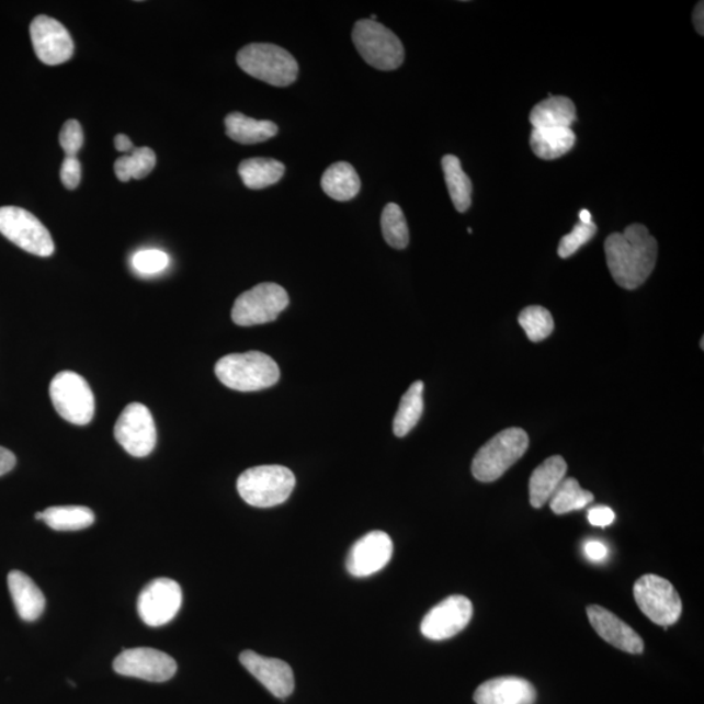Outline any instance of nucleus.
Returning a JSON list of instances; mask_svg holds the SVG:
<instances>
[{
  "label": "nucleus",
  "instance_id": "nucleus-1",
  "mask_svg": "<svg viewBox=\"0 0 704 704\" xmlns=\"http://www.w3.org/2000/svg\"><path fill=\"white\" fill-rule=\"evenodd\" d=\"M606 264L614 282L626 289L644 285L658 260V241L640 224L627 226L624 232H614L604 243Z\"/></svg>",
  "mask_w": 704,
  "mask_h": 704
},
{
  "label": "nucleus",
  "instance_id": "nucleus-2",
  "mask_svg": "<svg viewBox=\"0 0 704 704\" xmlns=\"http://www.w3.org/2000/svg\"><path fill=\"white\" fill-rule=\"evenodd\" d=\"M216 376L227 388L238 391H258L279 383L277 363L260 351L230 354L216 364Z\"/></svg>",
  "mask_w": 704,
  "mask_h": 704
},
{
  "label": "nucleus",
  "instance_id": "nucleus-3",
  "mask_svg": "<svg viewBox=\"0 0 704 704\" xmlns=\"http://www.w3.org/2000/svg\"><path fill=\"white\" fill-rule=\"evenodd\" d=\"M237 64L252 78L280 88L292 86L299 72L293 55L272 44L245 46L237 55Z\"/></svg>",
  "mask_w": 704,
  "mask_h": 704
},
{
  "label": "nucleus",
  "instance_id": "nucleus-4",
  "mask_svg": "<svg viewBox=\"0 0 704 704\" xmlns=\"http://www.w3.org/2000/svg\"><path fill=\"white\" fill-rule=\"evenodd\" d=\"M295 475L283 466H258L248 468L239 476L238 492L248 506L273 508L285 502L295 487Z\"/></svg>",
  "mask_w": 704,
  "mask_h": 704
},
{
  "label": "nucleus",
  "instance_id": "nucleus-5",
  "mask_svg": "<svg viewBox=\"0 0 704 704\" xmlns=\"http://www.w3.org/2000/svg\"><path fill=\"white\" fill-rule=\"evenodd\" d=\"M529 434L522 428H508L480 447L473 461V475L476 480L491 482L520 461L527 452Z\"/></svg>",
  "mask_w": 704,
  "mask_h": 704
},
{
  "label": "nucleus",
  "instance_id": "nucleus-6",
  "mask_svg": "<svg viewBox=\"0 0 704 704\" xmlns=\"http://www.w3.org/2000/svg\"><path fill=\"white\" fill-rule=\"evenodd\" d=\"M352 41L362 58L376 70L395 71L402 66L405 47L388 27L371 19L359 20Z\"/></svg>",
  "mask_w": 704,
  "mask_h": 704
},
{
  "label": "nucleus",
  "instance_id": "nucleus-7",
  "mask_svg": "<svg viewBox=\"0 0 704 704\" xmlns=\"http://www.w3.org/2000/svg\"><path fill=\"white\" fill-rule=\"evenodd\" d=\"M50 398L61 418L76 425L92 422L95 400L87 379L72 371L59 372L50 384Z\"/></svg>",
  "mask_w": 704,
  "mask_h": 704
},
{
  "label": "nucleus",
  "instance_id": "nucleus-8",
  "mask_svg": "<svg viewBox=\"0 0 704 704\" xmlns=\"http://www.w3.org/2000/svg\"><path fill=\"white\" fill-rule=\"evenodd\" d=\"M634 599L645 616L665 629L678 623L681 617L682 602L679 592L671 582L659 576L640 577L634 584Z\"/></svg>",
  "mask_w": 704,
  "mask_h": 704
},
{
  "label": "nucleus",
  "instance_id": "nucleus-9",
  "mask_svg": "<svg viewBox=\"0 0 704 704\" xmlns=\"http://www.w3.org/2000/svg\"><path fill=\"white\" fill-rule=\"evenodd\" d=\"M289 299L277 283H260L238 296L232 307V321L239 327L272 322L285 310Z\"/></svg>",
  "mask_w": 704,
  "mask_h": 704
},
{
  "label": "nucleus",
  "instance_id": "nucleus-10",
  "mask_svg": "<svg viewBox=\"0 0 704 704\" xmlns=\"http://www.w3.org/2000/svg\"><path fill=\"white\" fill-rule=\"evenodd\" d=\"M0 234L22 250L48 258L55 251L50 232L41 220L19 206H2L0 208Z\"/></svg>",
  "mask_w": 704,
  "mask_h": 704
},
{
  "label": "nucleus",
  "instance_id": "nucleus-11",
  "mask_svg": "<svg viewBox=\"0 0 704 704\" xmlns=\"http://www.w3.org/2000/svg\"><path fill=\"white\" fill-rule=\"evenodd\" d=\"M114 434L124 451L136 458L147 457L157 444L155 419L143 404H129L123 410L116 420Z\"/></svg>",
  "mask_w": 704,
  "mask_h": 704
},
{
  "label": "nucleus",
  "instance_id": "nucleus-12",
  "mask_svg": "<svg viewBox=\"0 0 704 704\" xmlns=\"http://www.w3.org/2000/svg\"><path fill=\"white\" fill-rule=\"evenodd\" d=\"M183 592L181 586L169 578H158L141 591L137 611L148 626H163L181 611Z\"/></svg>",
  "mask_w": 704,
  "mask_h": 704
},
{
  "label": "nucleus",
  "instance_id": "nucleus-13",
  "mask_svg": "<svg viewBox=\"0 0 704 704\" xmlns=\"http://www.w3.org/2000/svg\"><path fill=\"white\" fill-rule=\"evenodd\" d=\"M177 669V661L170 655L149 647L129 648L114 660L116 673L150 682L169 681Z\"/></svg>",
  "mask_w": 704,
  "mask_h": 704
},
{
  "label": "nucleus",
  "instance_id": "nucleus-14",
  "mask_svg": "<svg viewBox=\"0 0 704 704\" xmlns=\"http://www.w3.org/2000/svg\"><path fill=\"white\" fill-rule=\"evenodd\" d=\"M473 603L462 595L448 597L425 614L420 631L431 640H445L465 631L473 618Z\"/></svg>",
  "mask_w": 704,
  "mask_h": 704
},
{
  "label": "nucleus",
  "instance_id": "nucleus-15",
  "mask_svg": "<svg viewBox=\"0 0 704 704\" xmlns=\"http://www.w3.org/2000/svg\"><path fill=\"white\" fill-rule=\"evenodd\" d=\"M31 38L38 59L47 66L66 64L75 46L66 26L53 18L39 15L31 24Z\"/></svg>",
  "mask_w": 704,
  "mask_h": 704
},
{
  "label": "nucleus",
  "instance_id": "nucleus-16",
  "mask_svg": "<svg viewBox=\"0 0 704 704\" xmlns=\"http://www.w3.org/2000/svg\"><path fill=\"white\" fill-rule=\"evenodd\" d=\"M391 556L390 536L384 531H371L352 545L347 558V569L356 578L374 576L389 564Z\"/></svg>",
  "mask_w": 704,
  "mask_h": 704
},
{
  "label": "nucleus",
  "instance_id": "nucleus-17",
  "mask_svg": "<svg viewBox=\"0 0 704 704\" xmlns=\"http://www.w3.org/2000/svg\"><path fill=\"white\" fill-rule=\"evenodd\" d=\"M239 660L241 666L261 682L275 699L285 700L293 694L295 688L294 672L287 662L280 659L265 658L253 651L241 652Z\"/></svg>",
  "mask_w": 704,
  "mask_h": 704
},
{
  "label": "nucleus",
  "instance_id": "nucleus-18",
  "mask_svg": "<svg viewBox=\"0 0 704 704\" xmlns=\"http://www.w3.org/2000/svg\"><path fill=\"white\" fill-rule=\"evenodd\" d=\"M591 626L600 637L621 651L639 655L645 650V641L629 625L620 620L616 614L600 605L587 609Z\"/></svg>",
  "mask_w": 704,
  "mask_h": 704
},
{
  "label": "nucleus",
  "instance_id": "nucleus-19",
  "mask_svg": "<svg viewBox=\"0 0 704 704\" xmlns=\"http://www.w3.org/2000/svg\"><path fill=\"white\" fill-rule=\"evenodd\" d=\"M536 689L527 680L507 675L489 680L476 689V704H535Z\"/></svg>",
  "mask_w": 704,
  "mask_h": 704
},
{
  "label": "nucleus",
  "instance_id": "nucleus-20",
  "mask_svg": "<svg viewBox=\"0 0 704 704\" xmlns=\"http://www.w3.org/2000/svg\"><path fill=\"white\" fill-rule=\"evenodd\" d=\"M568 465L560 455L545 459L535 468L530 478V503L535 509H541L550 500L556 489L565 479Z\"/></svg>",
  "mask_w": 704,
  "mask_h": 704
},
{
  "label": "nucleus",
  "instance_id": "nucleus-21",
  "mask_svg": "<svg viewBox=\"0 0 704 704\" xmlns=\"http://www.w3.org/2000/svg\"><path fill=\"white\" fill-rule=\"evenodd\" d=\"M7 581L19 616L27 623L38 620L46 606V599L39 587L19 570H12Z\"/></svg>",
  "mask_w": 704,
  "mask_h": 704
},
{
  "label": "nucleus",
  "instance_id": "nucleus-22",
  "mask_svg": "<svg viewBox=\"0 0 704 704\" xmlns=\"http://www.w3.org/2000/svg\"><path fill=\"white\" fill-rule=\"evenodd\" d=\"M577 121L576 105L568 96L550 95L537 103L530 114L533 128H571Z\"/></svg>",
  "mask_w": 704,
  "mask_h": 704
},
{
  "label": "nucleus",
  "instance_id": "nucleus-23",
  "mask_svg": "<svg viewBox=\"0 0 704 704\" xmlns=\"http://www.w3.org/2000/svg\"><path fill=\"white\" fill-rule=\"evenodd\" d=\"M226 135L239 144L264 143L279 134L277 124L271 121H257L241 113H231L225 120Z\"/></svg>",
  "mask_w": 704,
  "mask_h": 704
},
{
  "label": "nucleus",
  "instance_id": "nucleus-24",
  "mask_svg": "<svg viewBox=\"0 0 704 704\" xmlns=\"http://www.w3.org/2000/svg\"><path fill=\"white\" fill-rule=\"evenodd\" d=\"M577 136L571 128H533L531 149L542 160H557L575 148Z\"/></svg>",
  "mask_w": 704,
  "mask_h": 704
},
{
  "label": "nucleus",
  "instance_id": "nucleus-25",
  "mask_svg": "<svg viewBox=\"0 0 704 704\" xmlns=\"http://www.w3.org/2000/svg\"><path fill=\"white\" fill-rule=\"evenodd\" d=\"M361 179L349 162H337L323 172L321 188L337 202H350L361 191Z\"/></svg>",
  "mask_w": 704,
  "mask_h": 704
},
{
  "label": "nucleus",
  "instance_id": "nucleus-26",
  "mask_svg": "<svg viewBox=\"0 0 704 704\" xmlns=\"http://www.w3.org/2000/svg\"><path fill=\"white\" fill-rule=\"evenodd\" d=\"M285 164L272 158H250L239 164V175L247 189L262 190L279 183L285 175Z\"/></svg>",
  "mask_w": 704,
  "mask_h": 704
},
{
  "label": "nucleus",
  "instance_id": "nucleus-27",
  "mask_svg": "<svg viewBox=\"0 0 704 704\" xmlns=\"http://www.w3.org/2000/svg\"><path fill=\"white\" fill-rule=\"evenodd\" d=\"M424 384L413 383L400 399L398 411L393 420V432L397 438H405L419 423L424 411Z\"/></svg>",
  "mask_w": 704,
  "mask_h": 704
},
{
  "label": "nucleus",
  "instance_id": "nucleus-28",
  "mask_svg": "<svg viewBox=\"0 0 704 704\" xmlns=\"http://www.w3.org/2000/svg\"><path fill=\"white\" fill-rule=\"evenodd\" d=\"M441 164H443L446 188L454 208L459 213L467 212L472 206L473 183L464 169H462L459 158L447 155L443 158Z\"/></svg>",
  "mask_w": 704,
  "mask_h": 704
},
{
  "label": "nucleus",
  "instance_id": "nucleus-29",
  "mask_svg": "<svg viewBox=\"0 0 704 704\" xmlns=\"http://www.w3.org/2000/svg\"><path fill=\"white\" fill-rule=\"evenodd\" d=\"M95 515L86 507H52L43 512V521L57 531H79L91 527Z\"/></svg>",
  "mask_w": 704,
  "mask_h": 704
},
{
  "label": "nucleus",
  "instance_id": "nucleus-30",
  "mask_svg": "<svg viewBox=\"0 0 704 704\" xmlns=\"http://www.w3.org/2000/svg\"><path fill=\"white\" fill-rule=\"evenodd\" d=\"M157 157L154 150L147 147L135 148L130 155L117 158L114 164L116 178L127 183L130 179L148 177L156 168Z\"/></svg>",
  "mask_w": 704,
  "mask_h": 704
},
{
  "label": "nucleus",
  "instance_id": "nucleus-31",
  "mask_svg": "<svg viewBox=\"0 0 704 704\" xmlns=\"http://www.w3.org/2000/svg\"><path fill=\"white\" fill-rule=\"evenodd\" d=\"M549 501L554 513L561 515L586 508L593 501V495L579 486L578 480L569 478L564 479Z\"/></svg>",
  "mask_w": 704,
  "mask_h": 704
},
{
  "label": "nucleus",
  "instance_id": "nucleus-32",
  "mask_svg": "<svg viewBox=\"0 0 704 704\" xmlns=\"http://www.w3.org/2000/svg\"><path fill=\"white\" fill-rule=\"evenodd\" d=\"M382 230L386 243L391 248L405 250L409 246V226L399 205L390 203L385 206L382 214Z\"/></svg>",
  "mask_w": 704,
  "mask_h": 704
},
{
  "label": "nucleus",
  "instance_id": "nucleus-33",
  "mask_svg": "<svg viewBox=\"0 0 704 704\" xmlns=\"http://www.w3.org/2000/svg\"><path fill=\"white\" fill-rule=\"evenodd\" d=\"M520 326L526 331L530 341L541 342L547 340L555 329L554 317L547 308L530 306L522 310L518 317Z\"/></svg>",
  "mask_w": 704,
  "mask_h": 704
},
{
  "label": "nucleus",
  "instance_id": "nucleus-34",
  "mask_svg": "<svg viewBox=\"0 0 704 704\" xmlns=\"http://www.w3.org/2000/svg\"><path fill=\"white\" fill-rule=\"evenodd\" d=\"M598 231L595 224H582L579 223L575 226V229L561 239L560 245H558V257L561 259H568L571 254H575L579 248L589 243Z\"/></svg>",
  "mask_w": 704,
  "mask_h": 704
},
{
  "label": "nucleus",
  "instance_id": "nucleus-35",
  "mask_svg": "<svg viewBox=\"0 0 704 704\" xmlns=\"http://www.w3.org/2000/svg\"><path fill=\"white\" fill-rule=\"evenodd\" d=\"M169 264L168 254L160 250H144L135 253L133 258L135 271L145 275L161 273Z\"/></svg>",
  "mask_w": 704,
  "mask_h": 704
},
{
  "label": "nucleus",
  "instance_id": "nucleus-36",
  "mask_svg": "<svg viewBox=\"0 0 704 704\" xmlns=\"http://www.w3.org/2000/svg\"><path fill=\"white\" fill-rule=\"evenodd\" d=\"M59 143L67 157H78L82 144H84L81 124L75 120L67 121L61 127Z\"/></svg>",
  "mask_w": 704,
  "mask_h": 704
},
{
  "label": "nucleus",
  "instance_id": "nucleus-37",
  "mask_svg": "<svg viewBox=\"0 0 704 704\" xmlns=\"http://www.w3.org/2000/svg\"><path fill=\"white\" fill-rule=\"evenodd\" d=\"M60 179L67 190L72 191L79 188L81 181V164L78 157L66 156L60 169Z\"/></svg>",
  "mask_w": 704,
  "mask_h": 704
},
{
  "label": "nucleus",
  "instance_id": "nucleus-38",
  "mask_svg": "<svg viewBox=\"0 0 704 704\" xmlns=\"http://www.w3.org/2000/svg\"><path fill=\"white\" fill-rule=\"evenodd\" d=\"M587 518H589L592 526L606 527L611 526L614 520H616V514H614L613 510L609 507H595L590 510Z\"/></svg>",
  "mask_w": 704,
  "mask_h": 704
},
{
  "label": "nucleus",
  "instance_id": "nucleus-39",
  "mask_svg": "<svg viewBox=\"0 0 704 704\" xmlns=\"http://www.w3.org/2000/svg\"><path fill=\"white\" fill-rule=\"evenodd\" d=\"M584 555L593 563H602L609 557V548L602 542L590 541L584 545Z\"/></svg>",
  "mask_w": 704,
  "mask_h": 704
},
{
  "label": "nucleus",
  "instance_id": "nucleus-40",
  "mask_svg": "<svg viewBox=\"0 0 704 704\" xmlns=\"http://www.w3.org/2000/svg\"><path fill=\"white\" fill-rule=\"evenodd\" d=\"M16 465V457L9 448L0 446V476L9 474Z\"/></svg>",
  "mask_w": 704,
  "mask_h": 704
},
{
  "label": "nucleus",
  "instance_id": "nucleus-41",
  "mask_svg": "<svg viewBox=\"0 0 704 704\" xmlns=\"http://www.w3.org/2000/svg\"><path fill=\"white\" fill-rule=\"evenodd\" d=\"M703 5H704L703 2H700L699 4H696L694 13H693L694 26H695L696 32H699L701 34V36H703V34H704V10H703Z\"/></svg>",
  "mask_w": 704,
  "mask_h": 704
},
{
  "label": "nucleus",
  "instance_id": "nucleus-42",
  "mask_svg": "<svg viewBox=\"0 0 704 704\" xmlns=\"http://www.w3.org/2000/svg\"><path fill=\"white\" fill-rule=\"evenodd\" d=\"M114 144L117 151H133L135 149V145L127 135H116Z\"/></svg>",
  "mask_w": 704,
  "mask_h": 704
},
{
  "label": "nucleus",
  "instance_id": "nucleus-43",
  "mask_svg": "<svg viewBox=\"0 0 704 704\" xmlns=\"http://www.w3.org/2000/svg\"><path fill=\"white\" fill-rule=\"evenodd\" d=\"M579 219H581L582 224H592L591 213L589 211H581V213H579Z\"/></svg>",
  "mask_w": 704,
  "mask_h": 704
}]
</instances>
